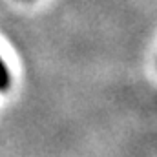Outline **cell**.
<instances>
[{
    "mask_svg": "<svg viewBox=\"0 0 157 157\" xmlns=\"http://www.w3.org/2000/svg\"><path fill=\"white\" fill-rule=\"evenodd\" d=\"M9 82H11L9 70H7V66L4 64V60L0 59V90H6V88H9Z\"/></svg>",
    "mask_w": 157,
    "mask_h": 157,
    "instance_id": "6da1fadb",
    "label": "cell"
}]
</instances>
